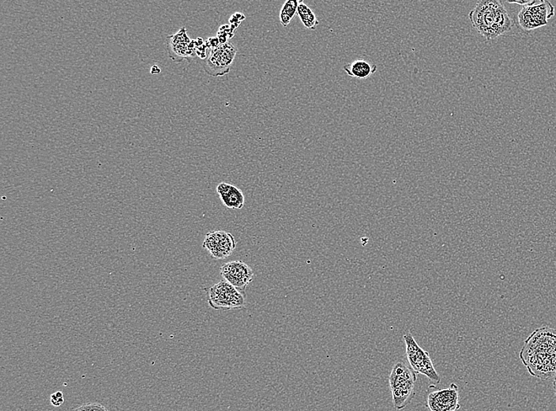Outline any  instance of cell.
<instances>
[{
  "instance_id": "cell-1",
  "label": "cell",
  "mask_w": 556,
  "mask_h": 411,
  "mask_svg": "<svg viewBox=\"0 0 556 411\" xmlns=\"http://www.w3.org/2000/svg\"><path fill=\"white\" fill-rule=\"evenodd\" d=\"M520 359L529 375L547 381L556 377V329H536L524 343Z\"/></svg>"
},
{
  "instance_id": "cell-2",
  "label": "cell",
  "mask_w": 556,
  "mask_h": 411,
  "mask_svg": "<svg viewBox=\"0 0 556 411\" xmlns=\"http://www.w3.org/2000/svg\"><path fill=\"white\" fill-rule=\"evenodd\" d=\"M473 28L488 40L511 30L512 21L498 0H480L469 14Z\"/></svg>"
},
{
  "instance_id": "cell-3",
  "label": "cell",
  "mask_w": 556,
  "mask_h": 411,
  "mask_svg": "<svg viewBox=\"0 0 556 411\" xmlns=\"http://www.w3.org/2000/svg\"><path fill=\"white\" fill-rule=\"evenodd\" d=\"M416 373L405 364L398 362L393 367L389 377V388L392 389L395 409L403 410L407 407L415 397Z\"/></svg>"
},
{
  "instance_id": "cell-4",
  "label": "cell",
  "mask_w": 556,
  "mask_h": 411,
  "mask_svg": "<svg viewBox=\"0 0 556 411\" xmlns=\"http://www.w3.org/2000/svg\"><path fill=\"white\" fill-rule=\"evenodd\" d=\"M208 306L215 310H232L242 309L247 304L245 291L222 280L218 284L206 288Z\"/></svg>"
},
{
  "instance_id": "cell-5",
  "label": "cell",
  "mask_w": 556,
  "mask_h": 411,
  "mask_svg": "<svg viewBox=\"0 0 556 411\" xmlns=\"http://www.w3.org/2000/svg\"><path fill=\"white\" fill-rule=\"evenodd\" d=\"M404 341L409 364L416 375H423L435 384L440 383L441 377L438 375L429 352L422 349L411 334H405Z\"/></svg>"
},
{
  "instance_id": "cell-6",
  "label": "cell",
  "mask_w": 556,
  "mask_h": 411,
  "mask_svg": "<svg viewBox=\"0 0 556 411\" xmlns=\"http://www.w3.org/2000/svg\"><path fill=\"white\" fill-rule=\"evenodd\" d=\"M237 53V48L229 41L212 48L203 63L205 72L212 77L224 76L230 72Z\"/></svg>"
},
{
  "instance_id": "cell-7",
  "label": "cell",
  "mask_w": 556,
  "mask_h": 411,
  "mask_svg": "<svg viewBox=\"0 0 556 411\" xmlns=\"http://www.w3.org/2000/svg\"><path fill=\"white\" fill-rule=\"evenodd\" d=\"M555 15V8L549 1H531L522 7L517 15L518 23L526 31L536 30L548 23V20Z\"/></svg>"
},
{
  "instance_id": "cell-8",
  "label": "cell",
  "mask_w": 556,
  "mask_h": 411,
  "mask_svg": "<svg viewBox=\"0 0 556 411\" xmlns=\"http://www.w3.org/2000/svg\"><path fill=\"white\" fill-rule=\"evenodd\" d=\"M195 40H191L186 29L182 28L178 33L167 36L169 57L175 63L194 60L197 56Z\"/></svg>"
},
{
  "instance_id": "cell-9",
  "label": "cell",
  "mask_w": 556,
  "mask_h": 411,
  "mask_svg": "<svg viewBox=\"0 0 556 411\" xmlns=\"http://www.w3.org/2000/svg\"><path fill=\"white\" fill-rule=\"evenodd\" d=\"M202 247L210 253L213 259L223 260L232 255L237 247V242L231 233L213 231L206 233Z\"/></svg>"
},
{
  "instance_id": "cell-10",
  "label": "cell",
  "mask_w": 556,
  "mask_h": 411,
  "mask_svg": "<svg viewBox=\"0 0 556 411\" xmlns=\"http://www.w3.org/2000/svg\"><path fill=\"white\" fill-rule=\"evenodd\" d=\"M220 271L224 281L242 291L253 281L254 271L242 260L224 264Z\"/></svg>"
},
{
  "instance_id": "cell-11",
  "label": "cell",
  "mask_w": 556,
  "mask_h": 411,
  "mask_svg": "<svg viewBox=\"0 0 556 411\" xmlns=\"http://www.w3.org/2000/svg\"><path fill=\"white\" fill-rule=\"evenodd\" d=\"M427 405L431 411H456L460 409L458 386L451 383L447 389L431 393Z\"/></svg>"
},
{
  "instance_id": "cell-12",
  "label": "cell",
  "mask_w": 556,
  "mask_h": 411,
  "mask_svg": "<svg viewBox=\"0 0 556 411\" xmlns=\"http://www.w3.org/2000/svg\"><path fill=\"white\" fill-rule=\"evenodd\" d=\"M217 192L222 204L232 210L242 209L245 204L243 191L231 184L220 183L217 186Z\"/></svg>"
},
{
  "instance_id": "cell-13",
  "label": "cell",
  "mask_w": 556,
  "mask_h": 411,
  "mask_svg": "<svg viewBox=\"0 0 556 411\" xmlns=\"http://www.w3.org/2000/svg\"><path fill=\"white\" fill-rule=\"evenodd\" d=\"M343 69L348 76L350 77L366 79L376 73L377 66L373 63L359 59V60L346 64Z\"/></svg>"
},
{
  "instance_id": "cell-14",
  "label": "cell",
  "mask_w": 556,
  "mask_h": 411,
  "mask_svg": "<svg viewBox=\"0 0 556 411\" xmlns=\"http://www.w3.org/2000/svg\"><path fill=\"white\" fill-rule=\"evenodd\" d=\"M297 14L306 28L312 30H317L319 24L317 15H315L313 10L303 1H299Z\"/></svg>"
},
{
  "instance_id": "cell-15",
  "label": "cell",
  "mask_w": 556,
  "mask_h": 411,
  "mask_svg": "<svg viewBox=\"0 0 556 411\" xmlns=\"http://www.w3.org/2000/svg\"><path fill=\"white\" fill-rule=\"evenodd\" d=\"M299 1L297 0H287L281 9L280 12V23L286 28L295 17L297 14Z\"/></svg>"
},
{
  "instance_id": "cell-16",
  "label": "cell",
  "mask_w": 556,
  "mask_h": 411,
  "mask_svg": "<svg viewBox=\"0 0 556 411\" xmlns=\"http://www.w3.org/2000/svg\"><path fill=\"white\" fill-rule=\"evenodd\" d=\"M74 411H109L104 405L99 403H85L80 405Z\"/></svg>"
},
{
  "instance_id": "cell-17",
  "label": "cell",
  "mask_w": 556,
  "mask_h": 411,
  "mask_svg": "<svg viewBox=\"0 0 556 411\" xmlns=\"http://www.w3.org/2000/svg\"><path fill=\"white\" fill-rule=\"evenodd\" d=\"M51 403L55 407H61L64 403L63 394L62 392H56L51 396Z\"/></svg>"
},
{
  "instance_id": "cell-18",
  "label": "cell",
  "mask_w": 556,
  "mask_h": 411,
  "mask_svg": "<svg viewBox=\"0 0 556 411\" xmlns=\"http://www.w3.org/2000/svg\"><path fill=\"white\" fill-rule=\"evenodd\" d=\"M160 72H162V70H160V68L158 65H153L151 69V73L153 74V76H155V74H159Z\"/></svg>"
},
{
  "instance_id": "cell-19",
  "label": "cell",
  "mask_w": 556,
  "mask_h": 411,
  "mask_svg": "<svg viewBox=\"0 0 556 411\" xmlns=\"http://www.w3.org/2000/svg\"><path fill=\"white\" fill-rule=\"evenodd\" d=\"M507 3H513V4H520L522 5V7L526 6V5L531 3V1H507Z\"/></svg>"
},
{
  "instance_id": "cell-20",
  "label": "cell",
  "mask_w": 556,
  "mask_h": 411,
  "mask_svg": "<svg viewBox=\"0 0 556 411\" xmlns=\"http://www.w3.org/2000/svg\"><path fill=\"white\" fill-rule=\"evenodd\" d=\"M553 388H554L555 394V396H556V377L554 378Z\"/></svg>"
}]
</instances>
